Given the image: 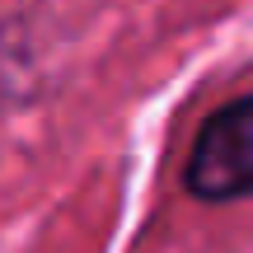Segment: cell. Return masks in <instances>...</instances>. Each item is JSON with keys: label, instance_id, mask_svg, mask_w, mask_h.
Listing matches in <instances>:
<instances>
[{"label": "cell", "instance_id": "obj_1", "mask_svg": "<svg viewBox=\"0 0 253 253\" xmlns=\"http://www.w3.org/2000/svg\"><path fill=\"white\" fill-rule=\"evenodd\" d=\"M183 178L202 202H235L253 192V94L202 122Z\"/></svg>", "mask_w": 253, "mask_h": 253}]
</instances>
